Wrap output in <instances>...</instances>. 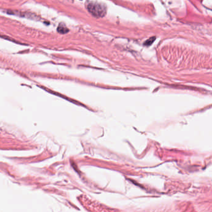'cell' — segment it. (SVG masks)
<instances>
[{
	"label": "cell",
	"mask_w": 212,
	"mask_h": 212,
	"mask_svg": "<svg viewBox=\"0 0 212 212\" xmlns=\"http://www.w3.org/2000/svg\"><path fill=\"white\" fill-rule=\"evenodd\" d=\"M87 9L96 18H102L106 13V8L104 5L96 2H91L87 5Z\"/></svg>",
	"instance_id": "cell-1"
},
{
	"label": "cell",
	"mask_w": 212,
	"mask_h": 212,
	"mask_svg": "<svg viewBox=\"0 0 212 212\" xmlns=\"http://www.w3.org/2000/svg\"><path fill=\"white\" fill-rule=\"evenodd\" d=\"M69 29L66 27V25L63 23H60L59 25L57 27V32L60 34H65L69 32Z\"/></svg>",
	"instance_id": "cell-2"
},
{
	"label": "cell",
	"mask_w": 212,
	"mask_h": 212,
	"mask_svg": "<svg viewBox=\"0 0 212 212\" xmlns=\"http://www.w3.org/2000/svg\"><path fill=\"white\" fill-rule=\"evenodd\" d=\"M156 39V37H151L150 39L147 40L145 43H144V45L146 46H150L151 44H153V43L154 42Z\"/></svg>",
	"instance_id": "cell-3"
}]
</instances>
